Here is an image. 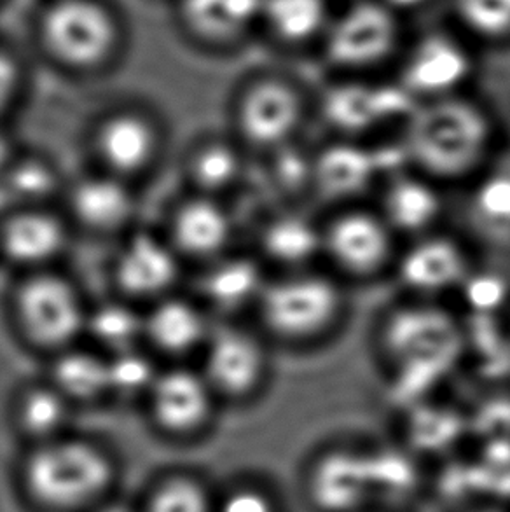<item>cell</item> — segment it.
Wrapping results in <instances>:
<instances>
[{
    "mask_svg": "<svg viewBox=\"0 0 510 512\" xmlns=\"http://www.w3.org/2000/svg\"><path fill=\"white\" fill-rule=\"evenodd\" d=\"M233 235L235 222L222 200L193 193L173 210L168 240L180 256L212 263L228 254Z\"/></svg>",
    "mask_w": 510,
    "mask_h": 512,
    "instance_id": "cell-21",
    "label": "cell"
},
{
    "mask_svg": "<svg viewBox=\"0 0 510 512\" xmlns=\"http://www.w3.org/2000/svg\"><path fill=\"white\" fill-rule=\"evenodd\" d=\"M107 359L111 395L118 397H147L161 371L151 355L140 346L107 355Z\"/></svg>",
    "mask_w": 510,
    "mask_h": 512,
    "instance_id": "cell-34",
    "label": "cell"
},
{
    "mask_svg": "<svg viewBox=\"0 0 510 512\" xmlns=\"http://www.w3.org/2000/svg\"><path fill=\"white\" fill-rule=\"evenodd\" d=\"M313 111V98L294 77L261 72L236 93L233 119L242 146L273 154L296 144Z\"/></svg>",
    "mask_w": 510,
    "mask_h": 512,
    "instance_id": "cell-7",
    "label": "cell"
},
{
    "mask_svg": "<svg viewBox=\"0 0 510 512\" xmlns=\"http://www.w3.org/2000/svg\"><path fill=\"white\" fill-rule=\"evenodd\" d=\"M161 133L144 112L118 109L105 116L93 133V149L105 172L131 180L156 161Z\"/></svg>",
    "mask_w": 510,
    "mask_h": 512,
    "instance_id": "cell-19",
    "label": "cell"
},
{
    "mask_svg": "<svg viewBox=\"0 0 510 512\" xmlns=\"http://www.w3.org/2000/svg\"><path fill=\"white\" fill-rule=\"evenodd\" d=\"M58 173L41 158H14L0 179V189L13 208L46 207V200L56 193Z\"/></svg>",
    "mask_w": 510,
    "mask_h": 512,
    "instance_id": "cell-32",
    "label": "cell"
},
{
    "mask_svg": "<svg viewBox=\"0 0 510 512\" xmlns=\"http://www.w3.org/2000/svg\"><path fill=\"white\" fill-rule=\"evenodd\" d=\"M173 0H170V4H172Z\"/></svg>",
    "mask_w": 510,
    "mask_h": 512,
    "instance_id": "cell-44",
    "label": "cell"
},
{
    "mask_svg": "<svg viewBox=\"0 0 510 512\" xmlns=\"http://www.w3.org/2000/svg\"><path fill=\"white\" fill-rule=\"evenodd\" d=\"M23 63L13 49L0 42V112L6 111L18 97L23 84Z\"/></svg>",
    "mask_w": 510,
    "mask_h": 512,
    "instance_id": "cell-37",
    "label": "cell"
},
{
    "mask_svg": "<svg viewBox=\"0 0 510 512\" xmlns=\"http://www.w3.org/2000/svg\"><path fill=\"white\" fill-rule=\"evenodd\" d=\"M462 512H507L505 509H502V507L497 506H472L469 507V509H463Z\"/></svg>",
    "mask_w": 510,
    "mask_h": 512,
    "instance_id": "cell-41",
    "label": "cell"
},
{
    "mask_svg": "<svg viewBox=\"0 0 510 512\" xmlns=\"http://www.w3.org/2000/svg\"><path fill=\"white\" fill-rule=\"evenodd\" d=\"M381 324V355L400 369L446 366L458 350V326L434 301L407 298Z\"/></svg>",
    "mask_w": 510,
    "mask_h": 512,
    "instance_id": "cell-12",
    "label": "cell"
},
{
    "mask_svg": "<svg viewBox=\"0 0 510 512\" xmlns=\"http://www.w3.org/2000/svg\"><path fill=\"white\" fill-rule=\"evenodd\" d=\"M477 46L453 28H432L407 39L395 81L416 104L469 93L479 72Z\"/></svg>",
    "mask_w": 510,
    "mask_h": 512,
    "instance_id": "cell-8",
    "label": "cell"
},
{
    "mask_svg": "<svg viewBox=\"0 0 510 512\" xmlns=\"http://www.w3.org/2000/svg\"><path fill=\"white\" fill-rule=\"evenodd\" d=\"M472 271L469 245L441 228L402 242L392 277L407 298L439 303L463 289Z\"/></svg>",
    "mask_w": 510,
    "mask_h": 512,
    "instance_id": "cell-11",
    "label": "cell"
},
{
    "mask_svg": "<svg viewBox=\"0 0 510 512\" xmlns=\"http://www.w3.org/2000/svg\"><path fill=\"white\" fill-rule=\"evenodd\" d=\"M453 23L476 46L510 44V0H449Z\"/></svg>",
    "mask_w": 510,
    "mask_h": 512,
    "instance_id": "cell-31",
    "label": "cell"
},
{
    "mask_svg": "<svg viewBox=\"0 0 510 512\" xmlns=\"http://www.w3.org/2000/svg\"><path fill=\"white\" fill-rule=\"evenodd\" d=\"M145 340L158 352L170 357H184L201 352L214 326L207 310L191 299L170 296L158 299L144 313Z\"/></svg>",
    "mask_w": 510,
    "mask_h": 512,
    "instance_id": "cell-25",
    "label": "cell"
},
{
    "mask_svg": "<svg viewBox=\"0 0 510 512\" xmlns=\"http://www.w3.org/2000/svg\"><path fill=\"white\" fill-rule=\"evenodd\" d=\"M383 153L369 140L334 139L311 156L310 193L331 208L369 201L388 177Z\"/></svg>",
    "mask_w": 510,
    "mask_h": 512,
    "instance_id": "cell-14",
    "label": "cell"
},
{
    "mask_svg": "<svg viewBox=\"0 0 510 512\" xmlns=\"http://www.w3.org/2000/svg\"><path fill=\"white\" fill-rule=\"evenodd\" d=\"M502 139L507 140L510 144V114L509 118L505 119L504 123H502Z\"/></svg>",
    "mask_w": 510,
    "mask_h": 512,
    "instance_id": "cell-42",
    "label": "cell"
},
{
    "mask_svg": "<svg viewBox=\"0 0 510 512\" xmlns=\"http://www.w3.org/2000/svg\"><path fill=\"white\" fill-rule=\"evenodd\" d=\"M13 306L25 338L51 353L77 345L86 333L90 308L72 280L56 271L27 273L16 287Z\"/></svg>",
    "mask_w": 510,
    "mask_h": 512,
    "instance_id": "cell-9",
    "label": "cell"
},
{
    "mask_svg": "<svg viewBox=\"0 0 510 512\" xmlns=\"http://www.w3.org/2000/svg\"><path fill=\"white\" fill-rule=\"evenodd\" d=\"M215 512H285V509L268 486L242 483L215 499Z\"/></svg>",
    "mask_w": 510,
    "mask_h": 512,
    "instance_id": "cell-36",
    "label": "cell"
},
{
    "mask_svg": "<svg viewBox=\"0 0 510 512\" xmlns=\"http://www.w3.org/2000/svg\"><path fill=\"white\" fill-rule=\"evenodd\" d=\"M275 273L322 266V219L299 210L271 215L259 229V252Z\"/></svg>",
    "mask_w": 510,
    "mask_h": 512,
    "instance_id": "cell-22",
    "label": "cell"
},
{
    "mask_svg": "<svg viewBox=\"0 0 510 512\" xmlns=\"http://www.w3.org/2000/svg\"><path fill=\"white\" fill-rule=\"evenodd\" d=\"M444 189L423 173L399 168L381 182L374 205L400 242H407L442 228Z\"/></svg>",
    "mask_w": 510,
    "mask_h": 512,
    "instance_id": "cell-16",
    "label": "cell"
},
{
    "mask_svg": "<svg viewBox=\"0 0 510 512\" xmlns=\"http://www.w3.org/2000/svg\"><path fill=\"white\" fill-rule=\"evenodd\" d=\"M194 193L222 200L243 179L245 156L242 144L229 140H207L194 149L186 167Z\"/></svg>",
    "mask_w": 510,
    "mask_h": 512,
    "instance_id": "cell-29",
    "label": "cell"
},
{
    "mask_svg": "<svg viewBox=\"0 0 510 512\" xmlns=\"http://www.w3.org/2000/svg\"><path fill=\"white\" fill-rule=\"evenodd\" d=\"M383 2H386L388 6L406 18L407 14L414 13L421 7L427 6L428 2H432V0H383Z\"/></svg>",
    "mask_w": 510,
    "mask_h": 512,
    "instance_id": "cell-39",
    "label": "cell"
},
{
    "mask_svg": "<svg viewBox=\"0 0 510 512\" xmlns=\"http://www.w3.org/2000/svg\"><path fill=\"white\" fill-rule=\"evenodd\" d=\"M16 153H14L13 144L11 139L7 137L6 133L0 132V179L4 177V173L7 172V168L11 167Z\"/></svg>",
    "mask_w": 510,
    "mask_h": 512,
    "instance_id": "cell-38",
    "label": "cell"
},
{
    "mask_svg": "<svg viewBox=\"0 0 510 512\" xmlns=\"http://www.w3.org/2000/svg\"><path fill=\"white\" fill-rule=\"evenodd\" d=\"M7 0H0V6H2V4H6Z\"/></svg>",
    "mask_w": 510,
    "mask_h": 512,
    "instance_id": "cell-43",
    "label": "cell"
},
{
    "mask_svg": "<svg viewBox=\"0 0 510 512\" xmlns=\"http://www.w3.org/2000/svg\"><path fill=\"white\" fill-rule=\"evenodd\" d=\"M69 207L83 228L95 233H112L131 221L135 214V194L130 180L100 168L70 187Z\"/></svg>",
    "mask_w": 510,
    "mask_h": 512,
    "instance_id": "cell-23",
    "label": "cell"
},
{
    "mask_svg": "<svg viewBox=\"0 0 510 512\" xmlns=\"http://www.w3.org/2000/svg\"><path fill=\"white\" fill-rule=\"evenodd\" d=\"M413 98L395 79L334 77V83L313 102V109L338 139L367 140L381 128L406 121Z\"/></svg>",
    "mask_w": 510,
    "mask_h": 512,
    "instance_id": "cell-10",
    "label": "cell"
},
{
    "mask_svg": "<svg viewBox=\"0 0 510 512\" xmlns=\"http://www.w3.org/2000/svg\"><path fill=\"white\" fill-rule=\"evenodd\" d=\"M180 34L208 51L240 48L259 34L261 0H173Z\"/></svg>",
    "mask_w": 510,
    "mask_h": 512,
    "instance_id": "cell-18",
    "label": "cell"
},
{
    "mask_svg": "<svg viewBox=\"0 0 510 512\" xmlns=\"http://www.w3.org/2000/svg\"><path fill=\"white\" fill-rule=\"evenodd\" d=\"M180 256L168 236L131 233L114 259V278L126 299L151 303L173 294L180 278Z\"/></svg>",
    "mask_w": 510,
    "mask_h": 512,
    "instance_id": "cell-17",
    "label": "cell"
},
{
    "mask_svg": "<svg viewBox=\"0 0 510 512\" xmlns=\"http://www.w3.org/2000/svg\"><path fill=\"white\" fill-rule=\"evenodd\" d=\"M470 214L493 235H510V172L486 170L470 184Z\"/></svg>",
    "mask_w": 510,
    "mask_h": 512,
    "instance_id": "cell-33",
    "label": "cell"
},
{
    "mask_svg": "<svg viewBox=\"0 0 510 512\" xmlns=\"http://www.w3.org/2000/svg\"><path fill=\"white\" fill-rule=\"evenodd\" d=\"M48 381L72 404L102 401L111 395L109 359L97 350L70 346L55 353Z\"/></svg>",
    "mask_w": 510,
    "mask_h": 512,
    "instance_id": "cell-27",
    "label": "cell"
},
{
    "mask_svg": "<svg viewBox=\"0 0 510 512\" xmlns=\"http://www.w3.org/2000/svg\"><path fill=\"white\" fill-rule=\"evenodd\" d=\"M502 123L472 91L414 105L400 126L406 168L442 187L470 186L493 165Z\"/></svg>",
    "mask_w": 510,
    "mask_h": 512,
    "instance_id": "cell-1",
    "label": "cell"
},
{
    "mask_svg": "<svg viewBox=\"0 0 510 512\" xmlns=\"http://www.w3.org/2000/svg\"><path fill=\"white\" fill-rule=\"evenodd\" d=\"M32 37L58 69L95 76L119 62L130 30L116 0H41L32 14Z\"/></svg>",
    "mask_w": 510,
    "mask_h": 512,
    "instance_id": "cell-2",
    "label": "cell"
},
{
    "mask_svg": "<svg viewBox=\"0 0 510 512\" xmlns=\"http://www.w3.org/2000/svg\"><path fill=\"white\" fill-rule=\"evenodd\" d=\"M334 11L332 0H261L259 34L285 51H317Z\"/></svg>",
    "mask_w": 510,
    "mask_h": 512,
    "instance_id": "cell-26",
    "label": "cell"
},
{
    "mask_svg": "<svg viewBox=\"0 0 510 512\" xmlns=\"http://www.w3.org/2000/svg\"><path fill=\"white\" fill-rule=\"evenodd\" d=\"M269 273L261 257L250 254H224L208 263L201 282L208 308L224 315L252 310L268 284Z\"/></svg>",
    "mask_w": 510,
    "mask_h": 512,
    "instance_id": "cell-24",
    "label": "cell"
},
{
    "mask_svg": "<svg viewBox=\"0 0 510 512\" xmlns=\"http://www.w3.org/2000/svg\"><path fill=\"white\" fill-rule=\"evenodd\" d=\"M348 312V285L324 266L269 275L254 310L264 338L292 348L331 340Z\"/></svg>",
    "mask_w": 510,
    "mask_h": 512,
    "instance_id": "cell-3",
    "label": "cell"
},
{
    "mask_svg": "<svg viewBox=\"0 0 510 512\" xmlns=\"http://www.w3.org/2000/svg\"><path fill=\"white\" fill-rule=\"evenodd\" d=\"M343 2H346V0H343Z\"/></svg>",
    "mask_w": 510,
    "mask_h": 512,
    "instance_id": "cell-45",
    "label": "cell"
},
{
    "mask_svg": "<svg viewBox=\"0 0 510 512\" xmlns=\"http://www.w3.org/2000/svg\"><path fill=\"white\" fill-rule=\"evenodd\" d=\"M91 512H135V509L125 506V504H119V502H105V504H98L93 507Z\"/></svg>",
    "mask_w": 510,
    "mask_h": 512,
    "instance_id": "cell-40",
    "label": "cell"
},
{
    "mask_svg": "<svg viewBox=\"0 0 510 512\" xmlns=\"http://www.w3.org/2000/svg\"><path fill=\"white\" fill-rule=\"evenodd\" d=\"M145 399L152 420L172 436H191L205 429L221 401L200 367L187 366L161 369Z\"/></svg>",
    "mask_w": 510,
    "mask_h": 512,
    "instance_id": "cell-15",
    "label": "cell"
},
{
    "mask_svg": "<svg viewBox=\"0 0 510 512\" xmlns=\"http://www.w3.org/2000/svg\"><path fill=\"white\" fill-rule=\"evenodd\" d=\"M105 355L137 348L145 340L144 313L125 301H105L88 310L86 333Z\"/></svg>",
    "mask_w": 510,
    "mask_h": 512,
    "instance_id": "cell-30",
    "label": "cell"
},
{
    "mask_svg": "<svg viewBox=\"0 0 510 512\" xmlns=\"http://www.w3.org/2000/svg\"><path fill=\"white\" fill-rule=\"evenodd\" d=\"M69 245V228L48 207L14 208L0 224V254L18 268L51 270Z\"/></svg>",
    "mask_w": 510,
    "mask_h": 512,
    "instance_id": "cell-20",
    "label": "cell"
},
{
    "mask_svg": "<svg viewBox=\"0 0 510 512\" xmlns=\"http://www.w3.org/2000/svg\"><path fill=\"white\" fill-rule=\"evenodd\" d=\"M74 404L49 381L34 383L16 397L14 418L25 436L34 444L48 443L67 436Z\"/></svg>",
    "mask_w": 510,
    "mask_h": 512,
    "instance_id": "cell-28",
    "label": "cell"
},
{
    "mask_svg": "<svg viewBox=\"0 0 510 512\" xmlns=\"http://www.w3.org/2000/svg\"><path fill=\"white\" fill-rule=\"evenodd\" d=\"M400 245L371 201L331 208L322 219V266L346 285L392 275Z\"/></svg>",
    "mask_w": 510,
    "mask_h": 512,
    "instance_id": "cell-6",
    "label": "cell"
},
{
    "mask_svg": "<svg viewBox=\"0 0 510 512\" xmlns=\"http://www.w3.org/2000/svg\"><path fill=\"white\" fill-rule=\"evenodd\" d=\"M144 512H215V499L198 479L173 476L154 488Z\"/></svg>",
    "mask_w": 510,
    "mask_h": 512,
    "instance_id": "cell-35",
    "label": "cell"
},
{
    "mask_svg": "<svg viewBox=\"0 0 510 512\" xmlns=\"http://www.w3.org/2000/svg\"><path fill=\"white\" fill-rule=\"evenodd\" d=\"M269 341L261 331L240 324L214 326L201 350L200 367L219 399L250 401L269 378Z\"/></svg>",
    "mask_w": 510,
    "mask_h": 512,
    "instance_id": "cell-13",
    "label": "cell"
},
{
    "mask_svg": "<svg viewBox=\"0 0 510 512\" xmlns=\"http://www.w3.org/2000/svg\"><path fill=\"white\" fill-rule=\"evenodd\" d=\"M407 35L404 16L383 0H346L336 7L317 53L334 77H381L395 69Z\"/></svg>",
    "mask_w": 510,
    "mask_h": 512,
    "instance_id": "cell-5",
    "label": "cell"
},
{
    "mask_svg": "<svg viewBox=\"0 0 510 512\" xmlns=\"http://www.w3.org/2000/svg\"><path fill=\"white\" fill-rule=\"evenodd\" d=\"M114 478L111 455L97 443L72 436L34 444L21 472L28 497L51 512L98 506Z\"/></svg>",
    "mask_w": 510,
    "mask_h": 512,
    "instance_id": "cell-4",
    "label": "cell"
}]
</instances>
